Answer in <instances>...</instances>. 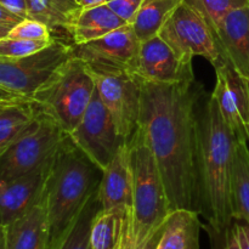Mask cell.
<instances>
[{
  "label": "cell",
  "mask_w": 249,
  "mask_h": 249,
  "mask_svg": "<svg viewBox=\"0 0 249 249\" xmlns=\"http://www.w3.org/2000/svg\"><path fill=\"white\" fill-rule=\"evenodd\" d=\"M138 128L157 162L170 211L198 213L196 169V113L203 95L194 82L160 84L141 79Z\"/></svg>",
  "instance_id": "1"
},
{
  "label": "cell",
  "mask_w": 249,
  "mask_h": 249,
  "mask_svg": "<svg viewBox=\"0 0 249 249\" xmlns=\"http://www.w3.org/2000/svg\"><path fill=\"white\" fill-rule=\"evenodd\" d=\"M237 139L224 121L212 94L197 104L196 169L198 214L219 243L233 221L231 178Z\"/></svg>",
  "instance_id": "2"
},
{
  "label": "cell",
  "mask_w": 249,
  "mask_h": 249,
  "mask_svg": "<svg viewBox=\"0 0 249 249\" xmlns=\"http://www.w3.org/2000/svg\"><path fill=\"white\" fill-rule=\"evenodd\" d=\"M101 178L102 170L67 136L53 156L44 186L50 245L74 220L92 192L97 190Z\"/></svg>",
  "instance_id": "3"
},
{
  "label": "cell",
  "mask_w": 249,
  "mask_h": 249,
  "mask_svg": "<svg viewBox=\"0 0 249 249\" xmlns=\"http://www.w3.org/2000/svg\"><path fill=\"white\" fill-rule=\"evenodd\" d=\"M133 181L126 249H146L157 242L168 216L169 199L157 162L140 129L128 140Z\"/></svg>",
  "instance_id": "4"
},
{
  "label": "cell",
  "mask_w": 249,
  "mask_h": 249,
  "mask_svg": "<svg viewBox=\"0 0 249 249\" xmlns=\"http://www.w3.org/2000/svg\"><path fill=\"white\" fill-rule=\"evenodd\" d=\"M95 89L88 65L73 55L33 95L32 102L70 135L82 121Z\"/></svg>",
  "instance_id": "5"
},
{
  "label": "cell",
  "mask_w": 249,
  "mask_h": 249,
  "mask_svg": "<svg viewBox=\"0 0 249 249\" xmlns=\"http://www.w3.org/2000/svg\"><path fill=\"white\" fill-rule=\"evenodd\" d=\"M67 136L53 119L40 112L32 128L0 155V181L17 179L43 167Z\"/></svg>",
  "instance_id": "6"
},
{
  "label": "cell",
  "mask_w": 249,
  "mask_h": 249,
  "mask_svg": "<svg viewBox=\"0 0 249 249\" xmlns=\"http://www.w3.org/2000/svg\"><path fill=\"white\" fill-rule=\"evenodd\" d=\"M73 56V44L55 40L43 50L17 60H0V87L32 101L33 95L65 61Z\"/></svg>",
  "instance_id": "7"
},
{
  "label": "cell",
  "mask_w": 249,
  "mask_h": 249,
  "mask_svg": "<svg viewBox=\"0 0 249 249\" xmlns=\"http://www.w3.org/2000/svg\"><path fill=\"white\" fill-rule=\"evenodd\" d=\"M158 36L184 60L192 61L195 56H202L214 67L224 62L211 27L185 0L170 15Z\"/></svg>",
  "instance_id": "8"
},
{
  "label": "cell",
  "mask_w": 249,
  "mask_h": 249,
  "mask_svg": "<svg viewBox=\"0 0 249 249\" xmlns=\"http://www.w3.org/2000/svg\"><path fill=\"white\" fill-rule=\"evenodd\" d=\"M89 67V66H88ZM97 92L108 109L119 135L128 141L139 126L141 80L128 71H97L90 68Z\"/></svg>",
  "instance_id": "9"
},
{
  "label": "cell",
  "mask_w": 249,
  "mask_h": 249,
  "mask_svg": "<svg viewBox=\"0 0 249 249\" xmlns=\"http://www.w3.org/2000/svg\"><path fill=\"white\" fill-rule=\"evenodd\" d=\"M72 142L104 172L126 140L117 131L112 116L95 89L77 128L70 134Z\"/></svg>",
  "instance_id": "10"
},
{
  "label": "cell",
  "mask_w": 249,
  "mask_h": 249,
  "mask_svg": "<svg viewBox=\"0 0 249 249\" xmlns=\"http://www.w3.org/2000/svg\"><path fill=\"white\" fill-rule=\"evenodd\" d=\"M141 41L130 24L84 44H73V55L97 71L133 73Z\"/></svg>",
  "instance_id": "11"
},
{
  "label": "cell",
  "mask_w": 249,
  "mask_h": 249,
  "mask_svg": "<svg viewBox=\"0 0 249 249\" xmlns=\"http://www.w3.org/2000/svg\"><path fill=\"white\" fill-rule=\"evenodd\" d=\"M133 74L147 82L179 84L194 82L192 61L180 57L160 36L141 41Z\"/></svg>",
  "instance_id": "12"
},
{
  "label": "cell",
  "mask_w": 249,
  "mask_h": 249,
  "mask_svg": "<svg viewBox=\"0 0 249 249\" xmlns=\"http://www.w3.org/2000/svg\"><path fill=\"white\" fill-rule=\"evenodd\" d=\"M214 68L216 82L212 96L236 139L248 142L249 82L228 62Z\"/></svg>",
  "instance_id": "13"
},
{
  "label": "cell",
  "mask_w": 249,
  "mask_h": 249,
  "mask_svg": "<svg viewBox=\"0 0 249 249\" xmlns=\"http://www.w3.org/2000/svg\"><path fill=\"white\" fill-rule=\"evenodd\" d=\"M214 39L224 62L249 82V4L226 15Z\"/></svg>",
  "instance_id": "14"
},
{
  "label": "cell",
  "mask_w": 249,
  "mask_h": 249,
  "mask_svg": "<svg viewBox=\"0 0 249 249\" xmlns=\"http://www.w3.org/2000/svg\"><path fill=\"white\" fill-rule=\"evenodd\" d=\"M53 160V157L43 167L29 174L17 179L0 181V225H10L23 215L39 198Z\"/></svg>",
  "instance_id": "15"
},
{
  "label": "cell",
  "mask_w": 249,
  "mask_h": 249,
  "mask_svg": "<svg viewBox=\"0 0 249 249\" xmlns=\"http://www.w3.org/2000/svg\"><path fill=\"white\" fill-rule=\"evenodd\" d=\"M97 194L102 208L124 209L130 216L133 207V181L128 141L119 147L113 160L102 172Z\"/></svg>",
  "instance_id": "16"
},
{
  "label": "cell",
  "mask_w": 249,
  "mask_h": 249,
  "mask_svg": "<svg viewBox=\"0 0 249 249\" xmlns=\"http://www.w3.org/2000/svg\"><path fill=\"white\" fill-rule=\"evenodd\" d=\"M49 246L50 225L43 189L33 206L6 226V249H49Z\"/></svg>",
  "instance_id": "17"
},
{
  "label": "cell",
  "mask_w": 249,
  "mask_h": 249,
  "mask_svg": "<svg viewBox=\"0 0 249 249\" xmlns=\"http://www.w3.org/2000/svg\"><path fill=\"white\" fill-rule=\"evenodd\" d=\"M199 214L191 209H178L165 221L156 249H199Z\"/></svg>",
  "instance_id": "18"
},
{
  "label": "cell",
  "mask_w": 249,
  "mask_h": 249,
  "mask_svg": "<svg viewBox=\"0 0 249 249\" xmlns=\"http://www.w3.org/2000/svg\"><path fill=\"white\" fill-rule=\"evenodd\" d=\"M125 22L117 16L106 4L82 9L74 17L71 28L73 44H84L106 36L121 27Z\"/></svg>",
  "instance_id": "19"
},
{
  "label": "cell",
  "mask_w": 249,
  "mask_h": 249,
  "mask_svg": "<svg viewBox=\"0 0 249 249\" xmlns=\"http://www.w3.org/2000/svg\"><path fill=\"white\" fill-rule=\"evenodd\" d=\"M129 214L124 209L101 208L91 223V249H119L128 240Z\"/></svg>",
  "instance_id": "20"
},
{
  "label": "cell",
  "mask_w": 249,
  "mask_h": 249,
  "mask_svg": "<svg viewBox=\"0 0 249 249\" xmlns=\"http://www.w3.org/2000/svg\"><path fill=\"white\" fill-rule=\"evenodd\" d=\"M40 111L33 102L0 107V155L38 121Z\"/></svg>",
  "instance_id": "21"
},
{
  "label": "cell",
  "mask_w": 249,
  "mask_h": 249,
  "mask_svg": "<svg viewBox=\"0 0 249 249\" xmlns=\"http://www.w3.org/2000/svg\"><path fill=\"white\" fill-rule=\"evenodd\" d=\"M231 206L233 219L249 224V145L236 142L231 178Z\"/></svg>",
  "instance_id": "22"
},
{
  "label": "cell",
  "mask_w": 249,
  "mask_h": 249,
  "mask_svg": "<svg viewBox=\"0 0 249 249\" xmlns=\"http://www.w3.org/2000/svg\"><path fill=\"white\" fill-rule=\"evenodd\" d=\"M97 190L92 192L74 220L55 242L49 246V249H91L90 230H91L92 219L95 214L102 208Z\"/></svg>",
  "instance_id": "23"
},
{
  "label": "cell",
  "mask_w": 249,
  "mask_h": 249,
  "mask_svg": "<svg viewBox=\"0 0 249 249\" xmlns=\"http://www.w3.org/2000/svg\"><path fill=\"white\" fill-rule=\"evenodd\" d=\"M182 0H142L135 19L130 24L140 41L158 36L160 28Z\"/></svg>",
  "instance_id": "24"
},
{
  "label": "cell",
  "mask_w": 249,
  "mask_h": 249,
  "mask_svg": "<svg viewBox=\"0 0 249 249\" xmlns=\"http://www.w3.org/2000/svg\"><path fill=\"white\" fill-rule=\"evenodd\" d=\"M27 18L36 19L46 24L58 39H70L73 18L61 7L57 0H27ZM68 40V41H70Z\"/></svg>",
  "instance_id": "25"
},
{
  "label": "cell",
  "mask_w": 249,
  "mask_h": 249,
  "mask_svg": "<svg viewBox=\"0 0 249 249\" xmlns=\"http://www.w3.org/2000/svg\"><path fill=\"white\" fill-rule=\"evenodd\" d=\"M202 15L213 36L224 17L231 11L249 4V0H185Z\"/></svg>",
  "instance_id": "26"
},
{
  "label": "cell",
  "mask_w": 249,
  "mask_h": 249,
  "mask_svg": "<svg viewBox=\"0 0 249 249\" xmlns=\"http://www.w3.org/2000/svg\"><path fill=\"white\" fill-rule=\"evenodd\" d=\"M53 40H27V39L9 38V36H6V38L0 39V60L6 61L27 57V56H31L45 49Z\"/></svg>",
  "instance_id": "27"
},
{
  "label": "cell",
  "mask_w": 249,
  "mask_h": 249,
  "mask_svg": "<svg viewBox=\"0 0 249 249\" xmlns=\"http://www.w3.org/2000/svg\"><path fill=\"white\" fill-rule=\"evenodd\" d=\"M9 38L27 39V40L51 41L55 39L53 31L46 24L32 18H23L10 29Z\"/></svg>",
  "instance_id": "28"
},
{
  "label": "cell",
  "mask_w": 249,
  "mask_h": 249,
  "mask_svg": "<svg viewBox=\"0 0 249 249\" xmlns=\"http://www.w3.org/2000/svg\"><path fill=\"white\" fill-rule=\"evenodd\" d=\"M225 246L228 249H249V224L233 219L225 235Z\"/></svg>",
  "instance_id": "29"
},
{
  "label": "cell",
  "mask_w": 249,
  "mask_h": 249,
  "mask_svg": "<svg viewBox=\"0 0 249 249\" xmlns=\"http://www.w3.org/2000/svg\"><path fill=\"white\" fill-rule=\"evenodd\" d=\"M141 4L142 0H107L106 1L107 6L128 24L133 23Z\"/></svg>",
  "instance_id": "30"
},
{
  "label": "cell",
  "mask_w": 249,
  "mask_h": 249,
  "mask_svg": "<svg viewBox=\"0 0 249 249\" xmlns=\"http://www.w3.org/2000/svg\"><path fill=\"white\" fill-rule=\"evenodd\" d=\"M0 4L21 18H27V0H0Z\"/></svg>",
  "instance_id": "31"
},
{
  "label": "cell",
  "mask_w": 249,
  "mask_h": 249,
  "mask_svg": "<svg viewBox=\"0 0 249 249\" xmlns=\"http://www.w3.org/2000/svg\"><path fill=\"white\" fill-rule=\"evenodd\" d=\"M23 102H32V101L29 99H27V97H23L21 96V95L15 94V92H11L9 91V90L0 87V107L9 106V105H15V104H23Z\"/></svg>",
  "instance_id": "32"
},
{
  "label": "cell",
  "mask_w": 249,
  "mask_h": 249,
  "mask_svg": "<svg viewBox=\"0 0 249 249\" xmlns=\"http://www.w3.org/2000/svg\"><path fill=\"white\" fill-rule=\"evenodd\" d=\"M22 19L23 18H21V17L17 16V15L12 14L11 11H9L6 7H4L1 4H0V24L11 27L12 28V27L16 26L17 23H19Z\"/></svg>",
  "instance_id": "33"
},
{
  "label": "cell",
  "mask_w": 249,
  "mask_h": 249,
  "mask_svg": "<svg viewBox=\"0 0 249 249\" xmlns=\"http://www.w3.org/2000/svg\"><path fill=\"white\" fill-rule=\"evenodd\" d=\"M57 1L58 4L61 5V7H62L73 19L77 16L78 12L82 10V7L78 5V2L75 1V0H57Z\"/></svg>",
  "instance_id": "34"
},
{
  "label": "cell",
  "mask_w": 249,
  "mask_h": 249,
  "mask_svg": "<svg viewBox=\"0 0 249 249\" xmlns=\"http://www.w3.org/2000/svg\"><path fill=\"white\" fill-rule=\"evenodd\" d=\"M0 249H6V226L0 225Z\"/></svg>",
  "instance_id": "35"
},
{
  "label": "cell",
  "mask_w": 249,
  "mask_h": 249,
  "mask_svg": "<svg viewBox=\"0 0 249 249\" xmlns=\"http://www.w3.org/2000/svg\"><path fill=\"white\" fill-rule=\"evenodd\" d=\"M10 29H11V27L2 26V24H0V39L6 38L7 34H9V32H10Z\"/></svg>",
  "instance_id": "36"
},
{
  "label": "cell",
  "mask_w": 249,
  "mask_h": 249,
  "mask_svg": "<svg viewBox=\"0 0 249 249\" xmlns=\"http://www.w3.org/2000/svg\"><path fill=\"white\" fill-rule=\"evenodd\" d=\"M214 249H228V248H226L225 242H221V243H216Z\"/></svg>",
  "instance_id": "37"
},
{
  "label": "cell",
  "mask_w": 249,
  "mask_h": 249,
  "mask_svg": "<svg viewBox=\"0 0 249 249\" xmlns=\"http://www.w3.org/2000/svg\"><path fill=\"white\" fill-rule=\"evenodd\" d=\"M156 245H157V242H155V243H153V245H151L150 247L146 248V249H156Z\"/></svg>",
  "instance_id": "38"
},
{
  "label": "cell",
  "mask_w": 249,
  "mask_h": 249,
  "mask_svg": "<svg viewBox=\"0 0 249 249\" xmlns=\"http://www.w3.org/2000/svg\"><path fill=\"white\" fill-rule=\"evenodd\" d=\"M119 249H126V242H124L123 245H122L121 247H119Z\"/></svg>",
  "instance_id": "39"
},
{
  "label": "cell",
  "mask_w": 249,
  "mask_h": 249,
  "mask_svg": "<svg viewBox=\"0 0 249 249\" xmlns=\"http://www.w3.org/2000/svg\"><path fill=\"white\" fill-rule=\"evenodd\" d=\"M248 145H249V126H248Z\"/></svg>",
  "instance_id": "40"
}]
</instances>
